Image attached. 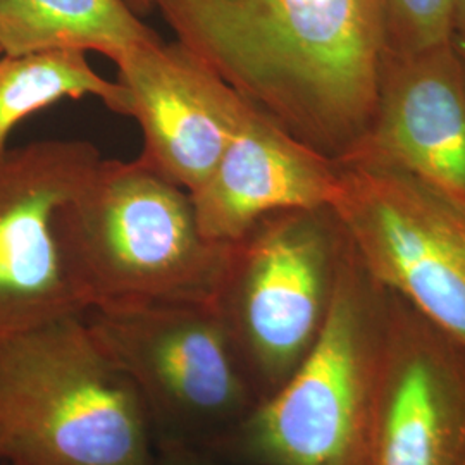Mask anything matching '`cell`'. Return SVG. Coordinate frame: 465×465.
Wrapping results in <instances>:
<instances>
[{"label":"cell","instance_id":"5b68a950","mask_svg":"<svg viewBox=\"0 0 465 465\" xmlns=\"http://www.w3.org/2000/svg\"><path fill=\"white\" fill-rule=\"evenodd\" d=\"M84 321L134 384L155 449L217 453L259 403L214 302L99 307Z\"/></svg>","mask_w":465,"mask_h":465},{"label":"cell","instance_id":"e0dca14e","mask_svg":"<svg viewBox=\"0 0 465 465\" xmlns=\"http://www.w3.org/2000/svg\"><path fill=\"white\" fill-rule=\"evenodd\" d=\"M453 23H455V45L465 59V0H453Z\"/></svg>","mask_w":465,"mask_h":465},{"label":"cell","instance_id":"9a60e30c","mask_svg":"<svg viewBox=\"0 0 465 465\" xmlns=\"http://www.w3.org/2000/svg\"><path fill=\"white\" fill-rule=\"evenodd\" d=\"M390 52L409 54L455 42L453 0H386Z\"/></svg>","mask_w":465,"mask_h":465},{"label":"cell","instance_id":"5bb4252c","mask_svg":"<svg viewBox=\"0 0 465 465\" xmlns=\"http://www.w3.org/2000/svg\"><path fill=\"white\" fill-rule=\"evenodd\" d=\"M94 97L116 114H128V95L90 66L86 52L40 50L0 55V155L21 121L64 99Z\"/></svg>","mask_w":465,"mask_h":465},{"label":"cell","instance_id":"30bf717a","mask_svg":"<svg viewBox=\"0 0 465 465\" xmlns=\"http://www.w3.org/2000/svg\"><path fill=\"white\" fill-rule=\"evenodd\" d=\"M128 114L143 134L138 155L193 193L213 174L247 102L180 42L138 47L114 63Z\"/></svg>","mask_w":465,"mask_h":465},{"label":"cell","instance_id":"d6986e66","mask_svg":"<svg viewBox=\"0 0 465 465\" xmlns=\"http://www.w3.org/2000/svg\"><path fill=\"white\" fill-rule=\"evenodd\" d=\"M0 55H2V50H0Z\"/></svg>","mask_w":465,"mask_h":465},{"label":"cell","instance_id":"ffe728a7","mask_svg":"<svg viewBox=\"0 0 465 465\" xmlns=\"http://www.w3.org/2000/svg\"><path fill=\"white\" fill-rule=\"evenodd\" d=\"M0 465H5V464H0Z\"/></svg>","mask_w":465,"mask_h":465},{"label":"cell","instance_id":"2e32d148","mask_svg":"<svg viewBox=\"0 0 465 465\" xmlns=\"http://www.w3.org/2000/svg\"><path fill=\"white\" fill-rule=\"evenodd\" d=\"M150 465H238L213 451L186 447H159Z\"/></svg>","mask_w":465,"mask_h":465},{"label":"cell","instance_id":"6da1fadb","mask_svg":"<svg viewBox=\"0 0 465 465\" xmlns=\"http://www.w3.org/2000/svg\"><path fill=\"white\" fill-rule=\"evenodd\" d=\"M190 50L303 145L343 159L376 114L386 0H153Z\"/></svg>","mask_w":465,"mask_h":465},{"label":"cell","instance_id":"7c38bea8","mask_svg":"<svg viewBox=\"0 0 465 465\" xmlns=\"http://www.w3.org/2000/svg\"><path fill=\"white\" fill-rule=\"evenodd\" d=\"M338 192L336 161L247 104L213 174L190 195L202 234L230 245L267 214L331 209Z\"/></svg>","mask_w":465,"mask_h":465},{"label":"cell","instance_id":"7a4b0ae2","mask_svg":"<svg viewBox=\"0 0 465 465\" xmlns=\"http://www.w3.org/2000/svg\"><path fill=\"white\" fill-rule=\"evenodd\" d=\"M55 232L86 311L214 302L230 253L200 232L190 192L140 157L100 159L61 205Z\"/></svg>","mask_w":465,"mask_h":465},{"label":"cell","instance_id":"ac0fdd59","mask_svg":"<svg viewBox=\"0 0 465 465\" xmlns=\"http://www.w3.org/2000/svg\"><path fill=\"white\" fill-rule=\"evenodd\" d=\"M126 2L134 9V15L140 17L150 15L153 9V0H126Z\"/></svg>","mask_w":465,"mask_h":465},{"label":"cell","instance_id":"3957f363","mask_svg":"<svg viewBox=\"0 0 465 465\" xmlns=\"http://www.w3.org/2000/svg\"><path fill=\"white\" fill-rule=\"evenodd\" d=\"M153 455L142 400L84 314L0 345V464L150 465Z\"/></svg>","mask_w":465,"mask_h":465},{"label":"cell","instance_id":"52a82bcc","mask_svg":"<svg viewBox=\"0 0 465 465\" xmlns=\"http://www.w3.org/2000/svg\"><path fill=\"white\" fill-rule=\"evenodd\" d=\"M338 166L331 211L367 274L465 345V200L393 167Z\"/></svg>","mask_w":465,"mask_h":465},{"label":"cell","instance_id":"277c9868","mask_svg":"<svg viewBox=\"0 0 465 465\" xmlns=\"http://www.w3.org/2000/svg\"><path fill=\"white\" fill-rule=\"evenodd\" d=\"M384 307L386 290L347 242L314 347L216 455L238 465H369Z\"/></svg>","mask_w":465,"mask_h":465},{"label":"cell","instance_id":"4fadbf2b","mask_svg":"<svg viewBox=\"0 0 465 465\" xmlns=\"http://www.w3.org/2000/svg\"><path fill=\"white\" fill-rule=\"evenodd\" d=\"M163 38L126 0H0V50L99 52L113 63Z\"/></svg>","mask_w":465,"mask_h":465},{"label":"cell","instance_id":"ba28073f","mask_svg":"<svg viewBox=\"0 0 465 465\" xmlns=\"http://www.w3.org/2000/svg\"><path fill=\"white\" fill-rule=\"evenodd\" d=\"M100 159L86 140H40L0 155V345L86 312L55 217Z\"/></svg>","mask_w":465,"mask_h":465},{"label":"cell","instance_id":"9c48e42d","mask_svg":"<svg viewBox=\"0 0 465 465\" xmlns=\"http://www.w3.org/2000/svg\"><path fill=\"white\" fill-rule=\"evenodd\" d=\"M369 465H465V345L388 290Z\"/></svg>","mask_w":465,"mask_h":465},{"label":"cell","instance_id":"8992f818","mask_svg":"<svg viewBox=\"0 0 465 465\" xmlns=\"http://www.w3.org/2000/svg\"><path fill=\"white\" fill-rule=\"evenodd\" d=\"M345 252V232L328 207L267 214L230 243L214 305L259 401L314 347Z\"/></svg>","mask_w":465,"mask_h":465},{"label":"cell","instance_id":"8fae6325","mask_svg":"<svg viewBox=\"0 0 465 465\" xmlns=\"http://www.w3.org/2000/svg\"><path fill=\"white\" fill-rule=\"evenodd\" d=\"M338 163L400 169L465 200V61L455 42L388 50L376 114Z\"/></svg>","mask_w":465,"mask_h":465},{"label":"cell","instance_id":"44dd1931","mask_svg":"<svg viewBox=\"0 0 465 465\" xmlns=\"http://www.w3.org/2000/svg\"><path fill=\"white\" fill-rule=\"evenodd\" d=\"M464 61H465V59H464Z\"/></svg>","mask_w":465,"mask_h":465}]
</instances>
